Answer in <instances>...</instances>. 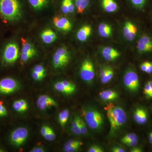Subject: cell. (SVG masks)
<instances>
[{"mask_svg": "<svg viewBox=\"0 0 152 152\" xmlns=\"http://www.w3.org/2000/svg\"><path fill=\"white\" fill-rule=\"evenodd\" d=\"M70 59L69 53L65 47L60 48L53 57V64L55 68L62 67L67 64Z\"/></svg>", "mask_w": 152, "mask_h": 152, "instance_id": "obj_8", "label": "cell"}, {"mask_svg": "<svg viewBox=\"0 0 152 152\" xmlns=\"http://www.w3.org/2000/svg\"><path fill=\"white\" fill-rule=\"evenodd\" d=\"M140 68L142 72L147 74L152 73V62H144L141 64Z\"/></svg>", "mask_w": 152, "mask_h": 152, "instance_id": "obj_28", "label": "cell"}, {"mask_svg": "<svg viewBox=\"0 0 152 152\" xmlns=\"http://www.w3.org/2000/svg\"><path fill=\"white\" fill-rule=\"evenodd\" d=\"M13 108L14 110L18 113H22V112H25V110L22 106L20 102V100L15 101L13 103Z\"/></svg>", "mask_w": 152, "mask_h": 152, "instance_id": "obj_31", "label": "cell"}, {"mask_svg": "<svg viewBox=\"0 0 152 152\" xmlns=\"http://www.w3.org/2000/svg\"><path fill=\"white\" fill-rule=\"evenodd\" d=\"M100 97L102 100L108 102L116 99L118 97V93L111 90H107L99 93Z\"/></svg>", "mask_w": 152, "mask_h": 152, "instance_id": "obj_18", "label": "cell"}, {"mask_svg": "<svg viewBox=\"0 0 152 152\" xmlns=\"http://www.w3.org/2000/svg\"><path fill=\"white\" fill-rule=\"evenodd\" d=\"M22 49L21 53L36 54V50L32 44L30 43L24 38L21 39Z\"/></svg>", "mask_w": 152, "mask_h": 152, "instance_id": "obj_21", "label": "cell"}, {"mask_svg": "<svg viewBox=\"0 0 152 152\" xmlns=\"http://www.w3.org/2000/svg\"><path fill=\"white\" fill-rule=\"evenodd\" d=\"M80 128L81 134H85L87 132V126L86 123L81 118H80Z\"/></svg>", "mask_w": 152, "mask_h": 152, "instance_id": "obj_34", "label": "cell"}, {"mask_svg": "<svg viewBox=\"0 0 152 152\" xmlns=\"http://www.w3.org/2000/svg\"><path fill=\"white\" fill-rule=\"evenodd\" d=\"M54 87L55 89L59 92L64 93L66 94H73L70 90L66 88L63 84L61 81L57 82L56 83H55Z\"/></svg>", "mask_w": 152, "mask_h": 152, "instance_id": "obj_27", "label": "cell"}, {"mask_svg": "<svg viewBox=\"0 0 152 152\" xmlns=\"http://www.w3.org/2000/svg\"><path fill=\"white\" fill-rule=\"evenodd\" d=\"M41 37L44 42L47 44L53 42L57 39L56 33L50 29L44 31L41 34Z\"/></svg>", "mask_w": 152, "mask_h": 152, "instance_id": "obj_17", "label": "cell"}, {"mask_svg": "<svg viewBox=\"0 0 152 152\" xmlns=\"http://www.w3.org/2000/svg\"><path fill=\"white\" fill-rule=\"evenodd\" d=\"M31 152H45V150L42 147H36V148H34L31 151Z\"/></svg>", "mask_w": 152, "mask_h": 152, "instance_id": "obj_47", "label": "cell"}, {"mask_svg": "<svg viewBox=\"0 0 152 152\" xmlns=\"http://www.w3.org/2000/svg\"><path fill=\"white\" fill-rule=\"evenodd\" d=\"M92 33V28L89 25H85L78 31L77 38L81 42H85L88 39Z\"/></svg>", "mask_w": 152, "mask_h": 152, "instance_id": "obj_16", "label": "cell"}, {"mask_svg": "<svg viewBox=\"0 0 152 152\" xmlns=\"http://www.w3.org/2000/svg\"><path fill=\"white\" fill-rule=\"evenodd\" d=\"M83 114L86 124L93 130L100 129L103 124V118L99 112L94 109L84 110Z\"/></svg>", "mask_w": 152, "mask_h": 152, "instance_id": "obj_3", "label": "cell"}, {"mask_svg": "<svg viewBox=\"0 0 152 152\" xmlns=\"http://www.w3.org/2000/svg\"><path fill=\"white\" fill-rule=\"evenodd\" d=\"M102 54L104 58L108 61H111L116 59L121 55L117 50L110 46L104 48L102 50Z\"/></svg>", "mask_w": 152, "mask_h": 152, "instance_id": "obj_14", "label": "cell"}, {"mask_svg": "<svg viewBox=\"0 0 152 152\" xmlns=\"http://www.w3.org/2000/svg\"><path fill=\"white\" fill-rule=\"evenodd\" d=\"M34 55L35 54L33 53H21L20 60L21 63H24L27 61L31 58H32Z\"/></svg>", "mask_w": 152, "mask_h": 152, "instance_id": "obj_35", "label": "cell"}, {"mask_svg": "<svg viewBox=\"0 0 152 152\" xmlns=\"http://www.w3.org/2000/svg\"><path fill=\"white\" fill-rule=\"evenodd\" d=\"M124 83L126 88L132 92L138 91L140 83L138 75L135 71L130 70L125 74Z\"/></svg>", "mask_w": 152, "mask_h": 152, "instance_id": "obj_7", "label": "cell"}, {"mask_svg": "<svg viewBox=\"0 0 152 152\" xmlns=\"http://www.w3.org/2000/svg\"><path fill=\"white\" fill-rule=\"evenodd\" d=\"M138 140L137 136L134 133H129L123 137L121 139V142L124 144L126 143L131 141L134 140Z\"/></svg>", "mask_w": 152, "mask_h": 152, "instance_id": "obj_29", "label": "cell"}, {"mask_svg": "<svg viewBox=\"0 0 152 152\" xmlns=\"http://www.w3.org/2000/svg\"><path fill=\"white\" fill-rule=\"evenodd\" d=\"M148 139L150 143L152 145V132H151L149 134Z\"/></svg>", "mask_w": 152, "mask_h": 152, "instance_id": "obj_49", "label": "cell"}, {"mask_svg": "<svg viewBox=\"0 0 152 152\" xmlns=\"http://www.w3.org/2000/svg\"><path fill=\"white\" fill-rule=\"evenodd\" d=\"M148 83L149 84L150 86V88H151V94L152 96V80L148 81Z\"/></svg>", "mask_w": 152, "mask_h": 152, "instance_id": "obj_50", "label": "cell"}, {"mask_svg": "<svg viewBox=\"0 0 152 152\" xmlns=\"http://www.w3.org/2000/svg\"><path fill=\"white\" fill-rule=\"evenodd\" d=\"M37 106L40 110H44L52 107L57 106V103L53 98L48 95H41L38 98Z\"/></svg>", "mask_w": 152, "mask_h": 152, "instance_id": "obj_12", "label": "cell"}, {"mask_svg": "<svg viewBox=\"0 0 152 152\" xmlns=\"http://www.w3.org/2000/svg\"><path fill=\"white\" fill-rule=\"evenodd\" d=\"M33 71L38 73L46 75L45 69L44 67L42 66L41 65H36L33 69Z\"/></svg>", "mask_w": 152, "mask_h": 152, "instance_id": "obj_38", "label": "cell"}, {"mask_svg": "<svg viewBox=\"0 0 152 152\" xmlns=\"http://www.w3.org/2000/svg\"><path fill=\"white\" fill-rule=\"evenodd\" d=\"M50 128H51L50 127L45 126V125H44V126H42L41 129V134L44 137V136L48 132Z\"/></svg>", "mask_w": 152, "mask_h": 152, "instance_id": "obj_44", "label": "cell"}, {"mask_svg": "<svg viewBox=\"0 0 152 152\" xmlns=\"http://www.w3.org/2000/svg\"><path fill=\"white\" fill-rule=\"evenodd\" d=\"M114 75V72L113 69L110 67L107 66V69L105 76L102 79H101L102 83L107 84L109 83L113 79Z\"/></svg>", "mask_w": 152, "mask_h": 152, "instance_id": "obj_26", "label": "cell"}, {"mask_svg": "<svg viewBox=\"0 0 152 152\" xmlns=\"http://www.w3.org/2000/svg\"><path fill=\"white\" fill-rule=\"evenodd\" d=\"M131 152H142V149L140 147L136 146L132 147L130 150Z\"/></svg>", "mask_w": 152, "mask_h": 152, "instance_id": "obj_48", "label": "cell"}, {"mask_svg": "<svg viewBox=\"0 0 152 152\" xmlns=\"http://www.w3.org/2000/svg\"><path fill=\"white\" fill-rule=\"evenodd\" d=\"M105 110L110 126V134H113L125 124L127 121V115L124 109L114 104H108Z\"/></svg>", "mask_w": 152, "mask_h": 152, "instance_id": "obj_1", "label": "cell"}, {"mask_svg": "<svg viewBox=\"0 0 152 152\" xmlns=\"http://www.w3.org/2000/svg\"><path fill=\"white\" fill-rule=\"evenodd\" d=\"M148 114L146 111L142 108H137L133 115V118L137 124L140 125L145 124L148 121Z\"/></svg>", "mask_w": 152, "mask_h": 152, "instance_id": "obj_15", "label": "cell"}, {"mask_svg": "<svg viewBox=\"0 0 152 152\" xmlns=\"http://www.w3.org/2000/svg\"><path fill=\"white\" fill-rule=\"evenodd\" d=\"M46 75L38 73L33 71L32 73V77L33 79L36 81H40L45 77Z\"/></svg>", "mask_w": 152, "mask_h": 152, "instance_id": "obj_39", "label": "cell"}, {"mask_svg": "<svg viewBox=\"0 0 152 152\" xmlns=\"http://www.w3.org/2000/svg\"><path fill=\"white\" fill-rule=\"evenodd\" d=\"M69 112L68 110H64L60 112L58 116V121L60 125L64 126L67 122L69 117Z\"/></svg>", "mask_w": 152, "mask_h": 152, "instance_id": "obj_24", "label": "cell"}, {"mask_svg": "<svg viewBox=\"0 0 152 152\" xmlns=\"http://www.w3.org/2000/svg\"><path fill=\"white\" fill-rule=\"evenodd\" d=\"M112 152H126V150L123 148L118 147H114L112 148Z\"/></svg>", "mask_w": 152, "mask_h": 152, "instance_id": "obj_46", "label": "cell"}, {"mask_svg": "<svg viewBox=\"0 0 152 152\" xmlns=\"http://www.w3.org/2000/svg\"><path fill=\"white\" fill-rule=\"evenodd\" d=\"M104 151V150L102 148L96 145L92 146L88 150V152H103Z\"/></svg>", "mask_w": 152, "mask_h": 152, "instance_id": "obj_40", "label": "cell"}, {"mask_svg": "<svg viewBox=\"0 0 152 152\" xmlns=\"http://www.w3.org/2000/svg\"><path fill=\"white\" fill-rule=\"evenodd\" d=\"M8 111L2 101H0V118L7 116Z\"/></svg>", "mask_w": 152, "mask_h": 152, "instance_id": "obj_37", "label": "cell"}, {"mask_svg": "<svg viewBox=\"0 0 152 152\" xmlns=\"http://www.w3.org/2000/svg\"><path fill=\"white\" fill-rule=\"evenodd\" d=\"M53 21L55 26L59 29L65 31H69L72 29V24L64 17H55Z\"/></svg>", "mask_w": 152, "mask_h": 152, "instance_id": "obj_13", "label": "cell"}, {"mask_svg": "<svg viewBox=\"0 0 152 152\" xmlns=\"http://www.w3.org/2000/svg\"><path fill=\"white\" fill-rule=\"evenodd\" d=\"M144 94L147 99H151L152 98L151 91L148 82H147L144 86Z\"/></svg>", "mask_w": 152, "mask_h": 152, "instance_id": "obj_32", "label": "cell"}, {"mask_svg": "<svg viewBox=\"0 0 152 152\" xmlns=\"http://www.w3.org/2000/svg\"><path fill=\"white\" fill-rule=\"evenodd\" d=\"M28 135L27 129L24 127H19L15 129L11 133L10 141L12 145L19 147L26 141Z\"/></svg>", "mask_w": 152, "mask_h": 152, "instance_id": "obj_6", "label": "cell"}, {"mask_svg": "<svg viewBox=\"0 0 152 152\" xmlns=\"http://www.w3.org/2000/svg\"><path fill=\"white\" fill-rule=\"evenodd\" d=\"M138 140H136L128 142L125 143L124 145L132 147H132L137 146V145H138Z\"/></svg>", "mask_w": 152, "mask_h": 152, "instance_id": "obj_45", "label": "cell"}, {"mask_svg": "<svg viewBox=\"0 0 152 152\" xmlns=\"http://www.w3.org/2000/svg\"><path fill=\"white\" fill-rule=\"evenodd\" d=\"M83 144L81 142L75 140H70L69 141L67 142L65 144L64 146V150H65L68 148H69L72 146L75 145H81Z\"/></svg>", "mask_w": 152, "mask_h": 152, "instance_id": "obj_36", "label": "cell"}, {"mask_svg": "<svg viewBox=\"0 0 152 152\" xmlns=\"http://www.w3.org/2000/svg\"><path fill=\"white\" fill-rule=\"evenodd\" d=\"M102 6L107 12H114L118 8V4L114 0H102Z\"/></svg>", "mask_w": 152, "mask_h": 152, "instance_id": "obj_20", "label": "cell"}, {"mask_svg": "<svg viewBox=\"0 0 152 152\" xmlns=\"http://www.w3.org/2000/svg\"><path fill=\"white\" fill-rule=\"evenodd\" d=\"M22 9L19 0H0V17L8 22L20 18Z\"/></svg>", "mask_w": 152, "mask_h": 152, "instance_id": "obj_2", "label": "cell"}, {"mask_svg": "<svg viewBox=\"0 0 152 152\" xmlns=\"http://www.w3.org/2000/svg\"><path fill=\"white\" fill-rule=\"evenodd\" d=\"M130 1L136 8L142 9L146 5L148 0H130Z\"/></svg>", "mask_w": 152, "mask_h": 152, "instance_id": "obj_30", "label": "cell"}, {"mask_svg": "<svg viewBox=\"0 0 152 152\" xmlns=\"http://www.w3.org/2000/svg\"><path fill=\"white\" fill-rule=\"evenodd\" d=\"M137 49L140 53L152 52V38L148 35H143L140 38L137 44Z\"/></svg>", "mask_w": 152, "mask_h": 152, "instance_id": "obj_10", "label": "cell"}, {"mask_svg": "<svg viewBox=\"0 0 152 152\" xmlns=\"http://www.w3.org/2000/svg\"><path fill=\"white\" fill-rule=\"evenodd\" d=\"M137 33V28L132 22L128 21L125 23L123 28V34L126 39L132 41L134 39Z\"/></svg>", "mask_w": 152, "mask_h": 152, "instance_id": "obj_11", "label": "cell"}, {"mask_svg": "<svg viewBox=\"0 0 152 152\" xmlns=\"http://www.w3.org/2000/svg\"><path fill=\"white\" fill-rule=\"evenodd\" d=\"M20 85L15 79L5 77L0 80V95H9L19 89Z\"/></svg>", "mask_w": 152, "mask_h": 152, "instance_id": "obj_5", "label": "cell"}, {"mask_svg": "<svg viewBox=\"0 0 152 152\" xmlns=\"http://www.w3.org/2000/svg\"><path fill=\"white\" fill-rule=\"evenodd\" d=\"M5 151L4 149H3L2 147H0V152H5Z\"/></svg>", "mask_w": 152, "mask_h": 152, "instance_id": "obj_51", "label": "cell"}, {"mask_svg": "<svg viewBox=\"0 0 152 152\" xmlns=\"http://www.w3.org/2000/svg\"><path fill=\"white\" fill-rule=\"evenodd\" d=\"M79 14H83L89 4V0H75Z\"/></svg>", "mask_w": 152, "mask_h": 152, "instance_id": "obj_22", "label": "cell"}, {"mask_svg": "<svg viewBox=\"0 0 152 152\" xmlns=\"http://www.w3.org/2000/svg\"><path fill=\"white\" fill-rule=\"evenodd\" d=\"M19 54V48L17 44L14 42L8 44L3 52V64L6 65L14 64L18 60Z\"/></svg>", "mask_w": 152, "mask_h": 152, "instance_id": "obj_4", "label": "cell"}, {"mask_svg": "<svg viewBox=\"0 0 152 152\" xmlns=\"http://www.w3.org/2000/svg\"><path fill=\"white\" fill-rule=\"evenodd\" d=\"M61 10L62 12L64 14L69 13L67 0H63L62 3Z\"/></svg>", "mask_w": 152, "mask_h": 152, "instance_id": "obj_41", "label": "cell"}, {"mask_svg": "<svg viewBox=\"0 0 152 152\" xmlns=\"http://www.w3.org/2000/svg\"><path fill=\"white\" fill-rule=\"evenodd\" d=\"M99 34L103 38H107L111 36L112 28L110 25L105 23H102L98 28Z\"/></svg>", "mask_w": 152, "mask_h": 152, "instance_id": "obj_19", "label": "cell"}, {"mask_svg": "<svg viewBox=\"0 0 152 152\" xmlns=\"http://www.w3.org/2000/svg\"><path fill=\"white\" fill-rule=\"evenodd\" d=\"M80 146V145H75L72 146L64 151L66 152H75L78 151Z\"/></svg>", "mask_w": 152, "mask_h": 152, "instance_id": "obj_42", "label": "cell"}, {"mask_svg": "<svg viewBox=\"0 0 152 152\" xmlns=\"http://www.w3.org/2000/svg\"><path fill=\"white\" fill-rule=\"evenodd\" d=\"M67 1L68 10L69 13H72L75 10V6L72 0H67Z\"/></svg>", "mask_w": 152, "mask_h": 152, "instance_id": "obj_43", "label": "cell"}, {"mask_svg": "<svg viewBox=\"0 0 152 152\" xmlns=\"http://www.w3.org/2000/svg\"><path fill=\"white\" fill-rule=\"evenodd\" d=\"M80 76L83 80L88 83L92 81L94 78V67L91 60H85L82 63L80 70Z\"/></svg>", "mask_w": 152, "mask_h": 152, "instance_id": "obj_9", "label": "cell"}, {"mask_svg": "<svg viewBox=\"0 0 152 152\" xmlns=\"http://www.w3.org/2000/svg\"><path fill=\"white\" fill-rule=\"evenodd\" d=\"M44 137L47 140L49 141H53L55 139H56V134H55L53 130L51 128H50L48 132L44 136Z\"/></svg>", "mask_w": 152, "mask_h": 152, "instance_id": "obj_33", "label": "cell"}, {"mask_svg": "<svg viewBox=\"0 0 152 152\" xmlns=\"http://www.w3.org/2000/svg\"><path fill=\"white\" fill-rule=\"evenodd\" d=\"M28 1L34 9L39 10L46 5L48 0H28Z\"/></svg>", "mask_w": 152, "mask_h": 152, "instance_id": "obj_23", "label": "cell"}, {"mask_svg": "<svg viewBox=\"0 0 152 152\" xmlns=\"http://www.w3.org/2000/svg\"><path fill=\"white\" fill-rule=\"evenodd\" d=\"M80 117L77 116L74 118L72 124V131L76 135L81 134L80 128Z\"/></svg>", "mask_w": 152, "mask_h": 152, "instance_id": "obj_25", "label": "cell"}]
</instances>
